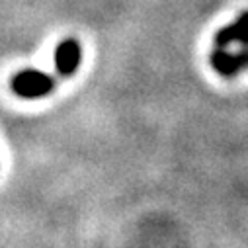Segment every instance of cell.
<instances>
[{"mask_svg": "<svg viewBox=\"0 0 248 248\" xmlns=\"http://www.w3.org/2000/svg\"><path fill=\"white\" fill-rule=\"evenodd\" d=\"M12 90L20 98L35 100V98H43V96L51 94L55 90V80L47 73H41L35 69H26L12 78Z\"/></svg>", "mask_w": 248, "mask_h": 248, "instance_id": "obj_1", "label": "cell"}, {"mask_svg": "<svg viewBox=\"0 0 248 248\" xmlns=\"http://www.w3.org/2000/svg\"><path fill=\"white\" fill-rule=\"evenodd\" d=\"M211 67L217 75L221 77H236L238 73L248 69V47H242L238 51H229V49H221L215 47L211 51Z\"/></svg>", "mask_w": 248, "mask_h": 248, "instance_id": "obj_2", "label": "cell"}, {"mask_svg": "<svg viewBox=\"0 0 248 248\" xmlns=\"http://www.w3.org/2000/svg\"><path fill=\"white\" fill-rule=\"evenodd\" d=\"M80 59H82V49L78 41L65 39L55 49V69L61 77H73L80 65Z\"/></svg>", "mask_w": 248, "mask_h": 248, "instance_id": "obj_3", "label": "cell"}, {"mask_svg": "<svg viewBox=\"0 0 248 248\" xmlns=\"http://www.w3.org/2000/svg\"><path fill=\"white\" fill-rule=\"evenodd\" d=\"M231 45H242L248 47V12L240 14L232 24L221 28L215 35V47H231Z\"/></svg>", "mask_w": 248, "mask_h": 248, "instance_id": "obj_4", "label": "cell"}]
</instances>
